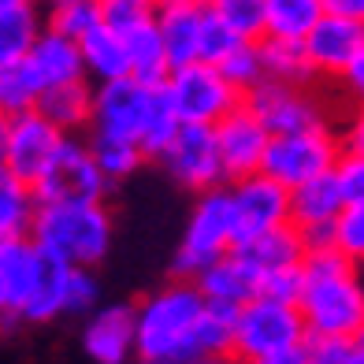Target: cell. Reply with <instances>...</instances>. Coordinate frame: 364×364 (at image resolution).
<instances>
[{
  "instance_id": "cell-45",
  "label": "cell",
  "mask_w": 364,
  "mask_h": 364,
  "mask_svg": "<svg viewBox=\"0 0 364 364\" xmlns=\"http://www.w3.org/2000/svg\"><path fill=\"white\" fill-rule=\"evenodd\" d=\"M338 138H342V149H350V153H364V105L350 108V115L342 119Z\"/></svg>"
},
{
  "instance_id": "cell-20",
  "label": "cell",
  "mask_w": 364,
  "mask_h": 364,
  "mask_svg": "<svg viewBox=\"0 0 364 364\" xmlns=\"http://www.w3.org/2000/svg\"><path fill=\"white\" fill-rule=\"evenodd\" d=\"M193 283H197V290L205 294V301L235 305V309H242L250 297L260 294V279H257V272L250 268V264H245V257L238 250H230L216 264H208Z\"/></svg>"
},
{
  "instance_id": "cell-15",
  "label": "cell",
  "mask_w": 364,
  "mask_h": 364,
  "mask_svg": "<svg viewBox=\"0 0 364 364\" xmlns=\"http://www.w3.org/2000/svg\"><path fill=\"white\" fill-rule=\"evenodd\" d=\"M342 208H346V193L338 186L335 171L309 178V182L290 190V223L305 238V245L331 242V230H335V220Z\"/></svg>"
},
{
  "instance_id": "cell-23",
  "label": "cell",
  "mask_w": 364,
  "mask_h": 364,
  "mask_svg": "<svg viewBox=\"0 0 364 364\" xmlns=\"http://www.w3.org/2000/svg\"><path fill=\"white\" fill-rule=\"evenodd\" d=\"M34 108L45 115L53 127H60L63 134H78V130H90L93 119V82H68V86H53L38 93Z\"/></svg>"
},
{
  "instance_id": "cell-18",
  "label": "cell",
  "mask_w": 364,
  "mask_h": 364,
  "mask_svg": "<svg viewBox=\"0 0 364 364\" xmlns=\"http://www.w3.org/2000/svg\"><path fill=\"white\" fill-rule=\"evenodd\" d=\"M23 68L34 82V90L45 93L53 86H68V82H82L86 78V63H82V48L78 41L56 34V30H41V38L34 41V48L26 53Z\"/></svg>"
},
{
  "instance_id": "cell-26",
  "label": "cell",
  "mask_w": 364,
  "mask_h": 364,
  "mask_svg": "<svg viewBox=\"0 0 364 364\" xmlns=\"http://www.w3.org/2000/svg\"><path fill=\"white\" fill-rule=\"evenodd\" d=\"M41 30H45V15L30 0L0 11V68L23 63L34 41L41 38Z\"/></svg>"
},
{
  "instance_id": "cell-9",
  "label": "cell",
  "mask_w": 364,
  "mask_h": 364,
  "mask_svg": "<svg viewBox=\"0 0 364 364\" xmlns=\"http://www.w3.org/2000/svg\"><path fill=\"white\" fill-rule=\"evenodd\" d=\"M257 119L268 127V134H294V130H309L331 123V112L320 101V93L312 86H294V82H275L264 78L260 86H253L242 97Z\"/></svg>"
},
{
  "instance_id": "cell-5",
  "label": "cell",
  "mask_w": 364,
  "mask_h": 364,
  "mask_svg": "<svg viewBox=\"0 0 364 364\" xmlns=\"http://www.w3.org/2000/svg\"><path fill=\"white\" fill-rule=\"evenodd\" d=\"M301 342H309V331L297 301L257 294L235 316V350L230 353L245 364H257L260 357L290 350V346H301Z\"/></svg>"
},
{
  "instance_id": "cell-44",
  "label": "cell",
  "mask_w": 364,
  "mask_h": 364,
  "mask_svg": "<svg viewBox=\"0 0 364 364\" xmlns=\"http://www.w3.org/2000/svg\"><path fill=\"white\" fill-rule=\"evenodd\" d=\"M353 338H309V360L316 364H342Z\"/></svg>"
},
{
  "instance_id": "cell-1",
  "label": "cell",
  "mask_w": 364,
  "mask_h": 364,
  "mask_svg": "<svg viewBox=\"0 0 364 364\" xmlns=\"http://www.w3.org/2000/svg\"><path fill=\"white\" fill-rule=\"evenodd\" d=\"M297 309L309 338H357L364 323V264L335 242L305 245Z\"/></svg>"
},
{
  "instance_id": "cell-2",
  "label": "cell",
  "mask_w": 364,
  "mask_h": 364,
  "mask_svg": "<svg viewBox=\"0 0 364 364\" xmlns=\"http://www.w3.org/2000/svg\"><path fill=\"white\" fill-rule=\"evenodd\" d=\"M205 294L193 279H171L134 305V360L193 364V331L205 312Z\"/></svg>"
},
{
  "instance_id": "cell-17",
  "label": "cell",
  "mask_w": 364,
  "mask_h": 364,
  "mask_svg": "<svg viewBox=\"0 0 364 364\" xmlns=\"http://www.w3.org/2000/svg\"><path fill=\"white\" fill-rule=\"evenodd\" d=\"M82 350L93 364H127L134 357V305H97L82 327Z\"/></svg>"
},
{
  "instance_id": "cell-34",
  "label": "cell",
  "mask_w": 364,
  "mask_h": 364,
  "mask_svg": "<svg viewBox=\"0 0 364 364\" xmlns=\"http://www.w3.org/2000/svg\"><path fill=\"white\" fill-rule=\"evenodd\" d=\"M205 4L238 38H245V41L264 38V8H268V0H205Z\"/></svg>"
},
{
  "instance_id": "cell-31",
  "label": "cell",
  "mask_w": 364,
  "mask_h": 364,
  "mask_svg": "<svg viewBox=\"0 0 364 364\" xmlns=\"http://www.w3.org/2000/svg\"><path fill=\"white\" fill-rule=\"evenodd\" d=\"M235 316H238L235 305H216V301L205 305L201 323H197V331H193L197 360L201 357H223V353L235 350Z\"/></svg>"
},
{
  "instance_id": "cell-22",
  "label": "cell",
  "mask_w": 364,
  "mask_h": 364,
  "mask_svg": "<svg viewBox=\"0 0 364 364\" xmlns=\"http://www.w3.org/2000/svg\"><path fill=\"white\" fill-rule=\"evenodd\" d=\"M235 250L245 257V264L257 272V279L264 283L268 275L275 272H283V268H297L305 257V238L297 235V227L287 223V227H279V230H268V235H260L253 242H245V245H235Z\"/></svg>"
},
{
  "instance_id": "cell-27",
  "label": "cell",
  "mask_w": 364,
  "mask_h": 364,
  "mask_svg": "<svg viewBox=\"0 0 364 364\" xmlns=\"http://www.w3.org/2000/svg\"><path fill=\"white\" fill-rule=\"evenodd\" d=\"M127 38V56H130V75L149 82V86H160L164 78L171 75V56H168V45L160 38V26L156 19L141 23L138 30H130Z\"/></svg>"
},
{
  "instance_id": "cell-48",
  "label": "cell",
  "mask_w": 364,
  "mask_h": 364,
  "mask_svg": "<svg viewBox=\"0 0 364 364\" xmlns=\"http://www.w3.org/2000/svg\"><path fill=\"white\" fill-rule=\"evenodd\" d=\"M15 323H19V320L11 316V309H8V294H4V283H0V331H11Z\"/></svg>"
},
{
  "instance_id": "cell-52",
  "label": "cell",
  "mask_w": 364,
  "mask_h": 364,
  "mask_svg": "<svg viewBox=\"0 0 364 364\" xmlns=\"http://www.w3.org/2000/svg\"><path fill=\"white\" fill-rule=\"evenodd\" d=\"M15 4H23V0H0V11H4V8H15Z\"/></svg>"
},
{
  "instance_id": "cell-10",
  "label": "cell",
  "mask_w": 364,
  "mask_h": 364,
  "mask_svg": "<svg viewBox=\"0 0 364 364\" xmlns=\"http://www.w3.org/2000/svg\"><path fill=\"white\" fill-rule=\"evenodd\" d=\"M227 197H230V216H235V242L238 245L290 223V190L264 171L227 182Z\"/></svg>"
},
{
  "instance_id": "cell-38",
  "label": "cell",
  "mask_w": 364,
  "mask_h": 364,
  "mask_svg": "<svg viewBox=\"0 0 364 364\" xmlns=\"http://www.w3.org/2000/svg\"><path fill=\"white\" fill-rule=\"evenodd\" d=\"M331 242H335L346 257L364 264V201H346V208L335 220V230H331Z\"/></svg>"
},
{
  "instance_id": "cell-29",
  "label": "cell",
  "mask_w": 364,
  "mask_h": 364,
  "mask_svg": "<svg viewBox=\"0 0 364 364\" xmlns=\"http://www.w3.org/2000/svg\"><path fill=\"white\" fill-rule=\"evenodd\" d=\"M323 19V0H268L264 8V38L305 41L309 30Z\"/></svg>"
},
{
  "instance_id": "cell-19",
  "label": "cell",
  "mask_w": 364,
  "mask_h": 364,
  "mask_svg": "<svg viewBox=\"0 0 364 364\" xmlns=\"http://www.w3.org/2000/svg\"><path fill=\"white\" fill-rule=\"evenodd\" d=\"M156 26L160 38L168 45L171 68L197 60V48H201V30L208 19V4L205 0H156Z\"/></svg>"
},
{
  "instance_id": "cell-47",
  "label": "cell",
  "mask_w": 364,
  "mask_h": 364,
  "mask_svg": "<svg viewBox=\"0 0 364 364\" xmlns=\"http://www.w3.org/2000/svg\"><path fill=\"white\" fill-rule=\"evenodd\" d=\"M323 11H335V15H353V19H364V0H323Z\"/></svg>"
},
{
  "instance_id": "cell-55",
  "label": "cell",
  "mask_w": 364,
  "mask_h": 364,
  "mask_svg": "<svg viewBox=\"0 0 364 364\" xmlns=\"http://www.w3.org/2000/svg\"><path fill=\"white\" fill-rule=\"evenodd\" d=\"M309 364H316V360H309Z\"/></svg>"
},
{
  "instance_id": "cell-6",
  "label": "cell",
  "mask_w": 364,
  "mask_h": 364,
  "mask_svg": "<svg viewBox=\"0 0 364 364\" xmlns=\"http://www.w3.org/2000/svg\"><path fill=\"white\" fill-rule=\"evenodd\" d=\"M164 90L171 97L178 123H205V127H216L245 97L216 63H205V60L171 68V75L164 78Z\"/></svg>"
},
{
  "instance_id": "cell-30",
  "label": "cell",
  "mask_w": 364,
  "mask_h": 364,
  "mask_svg": "<svg viewBox=\"0 0 364 364\" xmlns=\"http://www.w3.org/2000/svg\"><path fill=\"white\" fill-rule=\"evenodd\" d=\"M90 149H93V160L101 164V171L108 175V182L115 186V182H123L130 178L141 164L149 160L145 156V149L138 141H130V138H115V134H93L90 130Z\"/></svg>"
},
{
  "instance_id": "cell-41",
  "label": "cell",
  "mask_w": 364,
  "mask_h": 364,
  "mask_svg": "<svg viewBox=\"0 0 364 364\" xmlns=\"http://www.w3.org/2000/svg\"><path fill=\"white\" fill-rule=\"evenodd\" d=\"M338 186L346 193V201H364V153H350L342 149V156L335 164Z\"/></svg>"
},
{
  "instance_id": "cell-40",
  "label": "cell",
  "mask_w": 364,
  "mask_h": 364,
  "mask_svg": "<svg viewBox=\"0 0 364 364\" xmlns=\"http://www.w3.org/2000/svg\"><path fill=\"white\" fill-rule=\"evenodd\" d=\"M101 305V283H97L93 268H71L68 283V316H90Z\"/></svg>"
},
{
  "instance_id": "cell-16",
  "label": "cell",
  "mask_w": 364,
  "mask_h": 364,
  "mask_svg": "<svg viewBox=\"0 0 364 364\" xmlns=\"http://www.w3.org/2000/svg\"><path fill=\"white\" fill-rule=\"evenodd\" d=\"M360 45H364V19L323 11V19L305 38V53L312 60V68H316V78L335 82L346 71V63L357 56Z\"/></svg>"
},
{
  "instance_id": "cell-21",
  "label": "cell",
  "mask_w": 364,
  "mask_h": 364,
  "mask_svg": "<svg viewBox=\"0 0 364 364\" xmlns=\"http://www.w3.org/2000/svg\"><path fill=\"white\" fill-rule=\"evenodd\" d=\"M68 283H71V264L45 253L34 290H30L23 305V323H53L60 316H68Z\"/></svg>"
},
{
  "instance_id": "cell-4",
  "label": "cell",
  "mask_w": 364,
  "mask_h": 364,
  "mask_svg": "<svg viewBox=\"0 0 364 364\" xmlns=\"http://www.w3.org/2000/svg\"><path fill=\"white\" fill-rule=\"evenodd\" d=\"M235 216H230V197L227 186L197 193V201L190 208L186 230L178 238L175 250V275L178 279H197L208 264H216L235 250Z\"/></svg>"
},
{
  "instance_id": "cell-25",
  "label": "cell",
  "mask_w": 364,
  "mask_h": 364,
  "mask_svg": "<svg viewBox=\"0 0 364 364\" xmlns=\"http://www.w3.org/2000/svg\"><path fill=\"white\" fill-rule=\"evenodd\" d=\"M82 48V63H86V78L93 82H112V78H123L130 75V56H127V38L108 30L105 23L93 26L86 38L78 41Z\"/></svg>"
},
{
  "instance_id": "cell-49",
  "label": "cell",
  "mask_w": 364,
  "mask_h": 364,
  "mask_svg": "<svg viewBox=\"0 0 364 364\" xmlns=\"http://www.w3.org/2000/svg\"><path fill=\"white\" fill-rule=\"evenodd\" d=\"M193 364H245V360H238L235 353H223V357H201V360H193Z\"/></svg>"
},
{
  "instance_id": "cell-37",
  "label": "cell",
  "mask_w": 364,
  "mask_h": 364,
  "mask_svg": "<svg viewBox=\"0 0 364 364\" xmlns=\"http://www.w3.org/2000/svg\"><path fill=\"white\" fill-rule=\"evenodd\" d=\"M97 4H101V23L115 34H130L156 15V0H97Z\"/></svg>"
},
{
  "instance_id": "cell-24",
  "label": "cell",
  "mask_w": 364,
  "mask_h": 364,
  "mask_svg": "<svg viewBox=\"0 0 364 364\" xmlns=\"http://www.w3.org/2000/svg\"><path fill=\"white\" fill-rule=\"evenodd\" d=\"M38 190L11 168L0 164V242L30 238V227L38 216Z\"/></svg>"
},
{
  "instance_id": "cell-36",
  "label": "cell",
  "mask_w": 364,
  "mask_h": 364,
  "mask_svg": "<svg viewBox=\"0 0 364 364\" xmlns=\"http://www.w3.org/2000/svg\"><path fill=\"white\" fill-rule=\"evenodd\" d=\"M220 71L235 82V86L242 93H250L253 86H260L264 82V56H260V41H242L235 53H230L223 63H220Z\"/></svg>"
},
{
  "instance_id": "cell-11",
  "label": "cell",
  "mask_w": 364,
  "mask_h": 364,
  "mask_svg": "<svg viewBox=\"0 0 364 364\" xmlns=\"http://www.w3.org/2000/svg\"><path fill=\"white\" fill-rule=\"evenodd\" d=\"M63 138L68 134L48 123L38 108L8 115V119H0V164L34 186V182L45 175V168L53 164Z\"/></svg>"
},
{
  "instance_id": "cell-51",
  "label": "cell",
  "mask_w": 364,
  "mask_h": 364,
  "mask_svg": "<svg viewBox=\"0 0 364 364\" xmlns=\"http://www.w3.org/2000/svg\"><path fill=\"white\" fill-rule=\"evenodd\" d=\"M30 4H38V8H56V4H63V0H30Z\"/></svg>"
},
{
  "instance_id": "cell-53",
  "label": "cell",
  "mask_w": 364,
  "mask_h": 364,
  "mask_svg": "<svg viewBox=\"0 0 364 364\" xmlns=\"http://www.w3.org/2000/svg\"><path fill=\"white\" fill-rule=\"evenodd\" d=\"M138 364H178V360H138Z\"/></svg>"
},
{
  "instance_id": "cell-50",
  "label": "cell",
  "mask_w": 364,
  "mask_h": 364,
  "mask_svg": "<svg viewBox=\"0 0 364 364\" xmlns=\"http://www.w3.org/2000/svg\"><path fill=\"white\" fill-rule=\"evenodd\" d=\"M342 364H364V346H357V342H353V346H350V353H346V360H342Z\"/></svg>"
},
{
  "instance_id": "cell-39",
  "label": "cell",
  "mask_w": 364,
  "mask_h": 364,
  "mask_svg": "<svg viewBox=\"0 0 364 364\" xmlns=\"http://www.w3.org/2000/svg\"><path fill=\"white\" fill-rule=\"evenodd\" d=\"M245 38H238L235 30H230L223 19H216V15L208 11V19H205V30H201V48H197V60H205V63H220L235 53V48L242 45Z\"/></svg>"
},
{
  "instance_id": "cell-54",
  "label": "cell",
  "mask_w": 364,
  "mask_h": 364,
  "mask_svg": "<svg viewBox=\"0 0 364 364\" xmlns=\"http://www.w3.org/2000/svg\"><path fill=\"white\" fill-rule=\"evenodd\" d=\"M357 346H364V323H360V331H357V338H353Z\"/></svg>"
},
{
  "instance_id": "cell-7",
  "label": "cell",
  "mask_w": 364,
  "mask_h": 364,
  "mask_svg": "<svg viewBox=\"0 0 364 364\" xmlns=\"http://www.w3.org/2000/svg\"><path fill=\"white\" fill-rule=\"evenodd\" d=\"M338 156H342V138L335 123H320L309 130H294V134H275L268 141L260 171L272 175L275 182H283L287 190H294L309 178L335 171Z\"/></svg>"
},
{
  "instance_id": "cell-13",
  "label": "cell",
  "mask_w": 364,
  "mask_h": 364,
  "mask_svg": "<svg viewBox=\"0 0 364 364\" xmlns=\"http://www.w3.org/2000/svg\"><path fill=\"white\" fill-rule=\"evenodd\" d=\"M160 86H164V82H160ZM153 90L156 86H149V82H141L134 75H123V78H112V82H97V86H93V119H90V130H93V134H115V138L138 141Z\"/></svg>"
},
{
  "instance_id": "cell-8",
  "label": "cell",
  "mask_w": 364,
  "mask_h": 364,
  "mask_svg": "<svg viewBox=\"0 0 364 364\" xmlns=\"http://www.w3.org/2000/svg\"><path fill=\"white\" fill-rule=\"evenodd\" d=\"M38 201H105L112 182L101 171V164L93 160L90 141H82L75 134H68L60 141L53 164L45 168V175L34 182Z\"/></svg>"
},
{
  "instance_id": "cell-14",
  "label": "cell",
  "mask_w": 364,
  "mask_h": 364,
  "mask_svg": "<svg viewBox=\"0 0 364 364\" xmlns=\"http://www.w3.org/2000/svg\"><path fill=\"white\" fill-rule=\"evenodd\" d=\"M212 130H216V145H220V160H223L227 182L257 175L264 168V153H268L272 134H268V127L245 108V101L235 112H227Z\"/></svg>"
},
{
  "instance_id": "cell-28",
  "label": "cell",
  "mask_w": 364,
  "mask_h": 364,
  "mask_svg": "<svg viewBox=\"0 0 364 364\" xmlns=\"http://www.w3.org/2000/svg\"><path fill=\"white\" fill-rule=\"evenodd\" d=\"M260 56H264V78L275 82H294V86H312L316 68L305 53V41L290 38H260Z\"/></svg>"
},
{
  "instance_id": "cell-42",
  "label": "cell",
  "mask_w": 364,
  "mask_h": 364,
  "mask_svg": "<svg viewBox=\"0 0 364 364\" xmlns=\"http://www.w3.org/2000/svg\"><path fill=\"white\" fill-rule=\"evenodd\" d=\"M335 82H338V90H342V97H346V105H350V108L364 105V45L357 48V56L346 63V71Z\"/></svg>"
},
{
  "instance_id": "cell-43",
  "label": "cell",
  "mask_w": 364,
  "mask_h": 364,
  "mask_svg": "<svg viewBox=\"0 0 364 364\" xmlns=\"http://www.w3.org/2000/svg\"><path fill=\"white\" fill-rule=\"evenodd\" d=\"M260 294L283 297V301H297V294H301V264H297V268H283V272L268 275L260 283Z\"/></svg>"
},
{
  "instance_id": "cell-35",
  "label": "cell",
  "mask_w": 364,
  "mask_h": 364,
  "mask_svg": "<svg viewBox=\"0 0 364 364\" xmlns=\"http://www.w3.org/2000/svg\"><path fill=\"white\" fill-rule=\"evenodd\" d=\"M34 101H38V90H34V82H30L23 63L0 68V119L34 108Z\"/></svg>"
},
{
  "instance_id": "cell-12",
  "label": "cell",
  "mask_w": 364,
  "mask_h": 364,
  "mask_svg": "<svg viewBox=\"0 0 364 364\" xmlns=\"http://www.w3.org/2000/svg\"><path fill=\"white\" fill-rule=\"evenodd\" d=\"M156 160L164 164V171H168L178 186H186L193 193L227 186L216 130L205 127V123H178L175 138L164 145V153Z\"/></svg>"
},
{
  "instance_id": "cell-33",
  "label": "cell",
  "mask_w": 364,
  "mask_h": 364,
  "mask_svg": "<svg viewBox=\"0 0 364 364\" xmlns=\"http://www.w3.org/2000/svg\"><path fill=\"white\" fill-rule=\"evenodd\" d=\"M45 26L71 41H82L93 26H101V4L97 0H63V4L48 8Z\"/></svg>"
},
{
  "instance_id": "cell-46",
  "label": "cell",
  "mask_w": 364,
  "mask_h": 364,
  "mask_svg": "<svg viewBox=\"0 0 364 364\" xmlns=\"http://www.w3.org/2000/svg\"><path fill=\"white\" fill-rule=\"evenodd\" d=\"M257 364H309V342L290 346V350H279V353H268V357H260Z\"/></svg>"
},
{
  "instance_id": "cell-32",
  "label": "cell",
  "mask_w": 364,
  "mask_h": 364,
  "mask_svg": "<svg viewBox=\"0 0 364 364\" xmlns=\"http://www.w3.org/2000/svg\"><path fill=\"white\" fill-rule=\"evenodd\" d=\"M175 130H178V115L171 108V97L164 86L153 90V97H149V112H145V123H141V149H145V156L149 160H156L164 153V145H168L175 138Z\"/></svg>"
},
{
  "instance_id": "cell-3",
  "label": "cell",
  "mask_w": 364,
  "mask_h": 364,
  "mask_svg": "<svg viewBox=\"0 0 364 364\" xmlns=\"http://www.w3.org/2000/svg\"><path fill=\"white\" fill-rule=\"evenodd\" d=\"M112 212L105 201H48L38 205L30 238L41 253L71 268H97L112 250Z\"/></svg>"
}]
</instances>
